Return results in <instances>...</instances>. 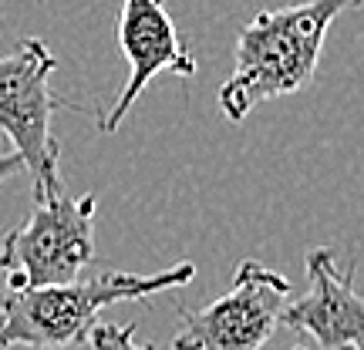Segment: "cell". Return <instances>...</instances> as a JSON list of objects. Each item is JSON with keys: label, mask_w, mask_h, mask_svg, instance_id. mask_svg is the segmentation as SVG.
Here are the masks:
<instances>
[{"label": "cell", "mask_w": 364, "mask_h": 350, "mask_svg": "<svg viewBox=\"0 0 364 350\" xmlns=\"http://www.w3.org/2000/svg\"><path fill=\"white\" fill-rule=\"evenodd\" d=\"M361 0H304L280 11H263L236 34V67L220 88V111L230 121L263 102L297 94L314 81L324 38L341 13Z\"/></svg>", "instance_id": "cell-1"}, {"label": "cell", "mask_w": 364, "mask_h": 350, "mask_svg": "<svg viewBox=\"0 0 364 350\" xmlns=\"http://www.w3.org/2000/svg\"><path fill=\"white\" fill-rule=\"evenodd\" d=\"M193 276L196 263H176L152 276L105 270L65 286L4 290L0 293V350H58L88 344L91 327L98 324V313L105 307L125 303V300H149L156 293L186 286Z\"/></svg>", "instance_id": "cell-2"}, {"label": "cell", "mask_w": 364, "mask_h": 350, "mask_svg": "<svg viewBox=\"0 0 364 350\" xmlns=\"http://www.w3.org/2000/svg\"><path fill=\"white\" fill-rule=\"evenodd\" d=\"M54 67L58 58L41 38H24L17 51L0 58V131L14 142V152L31 172L34 202L65 192L58 172L61 148L51 135L54 108L85 111L81 104L65 102L51 91Z\"/></svg>", "instance_id": "cell-3"}, {"label": "cell", "mask_w": 364, "mask_h": 350, "mask_svg": "<svg viewBox=\"0 0 364 350\" xmlns=\"http://www.w3.org/2000/svg\"><path fill=\"white\" fill-rule=\"evenodd\" d=\"M95 212L98 199L88 195H51L34 202L24 226L0 243V273L7 290H41L81 280L95 260Z\"/></svg>", "instance_id": "cell-4"}, {"label": "cell", "mask_w": 364, "mask_h": 350, "mask_svg": "<svg viewBox=\"0 0 364 350\" xmlns=\"http://www.w3.org/2000/svg\"><path fill=\"white\" fill-rule=\"evenodd\" d=\"M287 303L290 280L257 260H243L230 293L203 310H179L182 327L172 337V350H263Z\"/></svg>", "instance_id": "cell-5"}, {"label": "cell", "mask_w": 364, "mask_h": 350, "mask_svg": "<svg viewBox=\"0 0 364 350\" xmlns=\"http://www.w3.org/2000/svg\"><path fill=\"white\" fill-rule=\"evenodd\" d=\"M118 44H122V54L129 61V81L115 98V104L108 108V115L98 118L102 135H112L122 125V118L129 115L135 98L149 88V81H156V75L172 71L179 78H193L199 71L193 51L179 38V31H176L162 0H122Z\"/></svg>", "instance_id": "cell-6"}, {"label": "cell", "mask_w": 364, "mask_h": 350, "mask_svg": "<svg viewBox=\"0 0 364 350\" xmlns=\"http://www.w3.org/2000/svg\"><path fill=\"white\" fill-rule=\"evenodd\" d=\"M280 324L300 330L321 350L364 344V300L354 290V266L341 270L334 249L307 253V293L284 307Z\"/></svg>", "instance_id": "cell-7"}, {"label": "cell", "mask_w": 364, "mask_h": 350, "mask_svg": "<svg viewBox=\"0 0 364 350\" xmlns=\"http://www.w3.org/2000/svg\"><path fill=\"white\" fill-rule=\"evenodd\" d=\"M88 344L91 350H156L135 344V324H95Z\"/></svg>", "instance_id": "cell-8"}, {"label": "cell", "mask_w": 364, "mask_h": 350, "mask_svg": "<svg viewBox=\"0 0 364 350\" xmlns=\"http://www.w3.org/2000/svg\"><path fill=\"white\" fill-rule=\"evenodd\" d=\"M21 169H24V162H21V155H17V152H0V182H7L11 175H17Z\"/></svg>", "instance_id": "cell-9"}, {"label": "cell", "mask_w": 364, "mask_h": 350, "mask_svg": "<svg viewBox=\"0 0 364 350\" xmlns=\"http://www.w3.org/2000/svg\"><path fill=\"white\" fill-rule=\"evenodd\" d=\"M344 350H364V344H361V347H344Z\"/></svg>", "instance_id": "cell-10"}]
</instances>
